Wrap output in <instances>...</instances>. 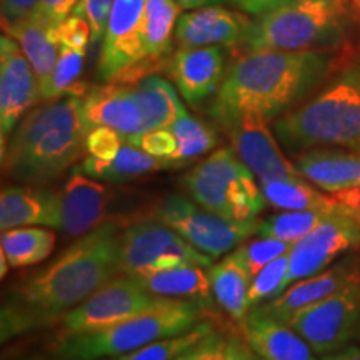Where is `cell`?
Segmentation results:
<instances>
[{
  "label": "cell",
  "mask_w": 360,
  "mask_h": 360,
  "mask_svg": "<svg viewBox=\"0 0 360 360\" xmlns=\"http://www.w3.org/2000/svg\"><path fill=\"white\" fill-rule=\"evenodd\" d=\"M150 217L169 225L186 238L188 244L212 259L227 254L233 247L242 244L247 237L254 236L259 224L255 220L233 222L222 215L210 212L199 204H193L182 195H169L162 199L152 209Z\"/></svg>",
  "instance_id": "cell-10"
},
{
  "label": "cell",
  "mask_w": 360,
  "mask_h": 360,
  "mask_svg": "<svg viewBox=\"0 0 360 360\" xmlns=\"http://www.w3.org/2000/svg\"><path fill=\"white\" fill-rule=\"evenodd\" d=\"M227 360H264L240 337H231L227 340Z\"/></svg>",
  "instance_id": "cell-46"
},
{
  "label": "cell",
  "mask_w": 360,
  "mask_h": 360,
  "mask_svg": "<svg viewBox=\"0 0 360 360\" xmlns=\"http://www.w3.org/2000/svg\"><path fill=\"white\" fill-rule=\"evenodd\" d=\"M58 193L57 231L67 237H82L105 222L109 191L75 165Z\"/></svg>",
  "instance_id": "cell-17"
},
{
  "label": "cell",
  "mask_w": 360,
  "mask_h": 360,
  "mask_svg": "<svg viewBox=\"0 0 360 360\" xmlns=\"http://www.w3.org/2000/svg\"><path fill=\"white\" fill-rule=\"evenodd\" d=\"M40 0H2V29L7 30L35 11Z\"/></svg>",
  "instance_id": "cell-44"
},
{
  "label": "cell",
  "mask_w": 360,
  "mask_h": 360,
  "mask_svg": "<svg viewBox=\"0 0 360 360\" xmlns=\"http://www.w3.org/2000/svg\"><path fill=\"white\" fill-rule=\"evenodd\" d=\"M252 19L244 12L222 6L195 8L179 17L174 42L179 47H212L222 45L237 49L249 29Z\"/></svg>",
  "instance_id": "cell-19"
},
{
  "label": "cell",
  "mask_w": 360,
  "mask_h": 360,
  "mask_svg": "<svg viewBox=\"0 0 360 360\" xmlns=\"http://www.w3.org/2000/svg\"><path fill=\"white\" fill-rule=\"evenodd\" d=\"M337 202L360 224V186L334 193Z\"/></svg>",
  "instance_id": "cell-47"
},
{
  "label": "cell",
  "mask_w": 360,
  "mask_h": 360,
  "mask_svg": "<svg viewBox=\"0 0 360 360\" xmlns=\"http://www.w3.org/2000/svg\"><path fill=\"white\" fill-rule=\"evenodd\" d=\"M125 142L132 143L134 147L141 148L148 155L164 160H169L174 155V152L177 150V139H175L170 129L148 130V132L125 139Z\"/></svg>",
  "instance_id": "cell-38"
},
{
  "label": "cell",
  "mask_w": 360,
  "mask_h": 360,
  "mask_svg": "<svg viewBox=\"0 0 360 360\" xmlns=\"http://www.w3.org/2000/svg\"><path fill=\"white\" fill-rule=\"evenodd\" d=\"M204 269L202 265L184 264L172 269L139 272L130 277L157 297L192 300L210 307L214 302V290L209 274H205Z\"/></svg>",
  "instance_id": "cell-24"
},
{
  "label": "cell",
  "mask_w": 360,
  "mask_h": 360,
  "mask_svg": "<svg viewBox=\"0 0 360 360\" xmlns=\"http://www.w3.org/2000/svg\"><path fill=\"white\" fill-rule=\"evenodd\" d=\"M56 233L37 225L2 231L0 247L11 267H29L42 262L56 249Z\"/></svg>",
  "instance_id": "cell-31"
},
{
  "label": "cell",
  "mask_w": 360,
  "mask_h": 360,
  "mask_svg": "<svg viewBox=\"0 0 360 360\" xmlns=\"http://www.w3.org/2000/svg\"><path fill=\"white\" fill-rule=\"evenodd\" d=\"M285 323L319 355L347 347L360 326V278L321 302L292 314Z\"/></svg>",
  "instance_id": "cell-12"
},
{
  "label": "cell",
  "mask_w": 360,
  "mask_h": 360,
  "mask_svg": "<svg viewBox=\"0 0 360 360\" xmlns=\"http://www.w3.org/2000/svg\"><path fill=\"white\" fill-rule=\"evenodd\" d=\"M354 2H357V0H354Z\"/></svg>",
  "instance_id": "cell-54"
},
{
  "label": "cell",
  "mask_w": 360,
  "mask_h": 360,
  "mask_svg": "<svg viewBox=\"0 0 360 360\" xmlns=\"http://www.w3.org/2000/svg\"><path fill=\"white\" fill-rule=\"evenodd\" d=\"M85 52L87 51L60 45L56 69H53V74L51 80H49L47 87L42 90V102L53 101V98H58L72 92L85 96L84 89L77 84V79L84 67Z\"/></svg>",
  "instance_id": "cell-35"
},
{
  "label": "cell",
  "mask_w": 360,
  "mask_h": 360,
  "mask_svg": "<svg viewBox=\"0 0 360 360\" xmlns=\"http://www.w3.org/2000/svg\"><path fill=\"white\" fill-rule=\"evenodd\" d=\"M214 332L212 323L202 321L197 323L192 330L186 332V334L167 337V339H160L150 344L143 345V347L132 350L129 354L115 355V357H105L98 360H174L179 355L187 352L188 349L195 347L202 339Z\"/></svg>",
  "instance_id": "cell-34"
},
{
  "label": "cell",
  "mask_w": 360,
  "mask_h": 360,
  "mask_svg": "<svg viewBox=\"0 0 360 360\" xmlns=\"http://www.w3.org/2000/svg\"><path fill=\"white\" fill-rule=\"evenodd\" d=\"M24 360H57V359H52V357H47V355H30V357H27ZM62 360V359H60Z\"/></svg>",
  "instance_id": "cell-52"
},
{
  "label": "cell",
  "mask_w": 360,
  "mask_h": 360,
  "mask_svg": "<svg viewBox=\"0 0 360 360\" xmlns=\"http://www.w3.org/2000/svg\"><path fill=\"white\" fill-rule=\"evenodd\" d=\"M274 134L295 154L323 147L360 152V69L342 72L317 96L274 120Z\"/></svg>",
  "instance_id": "cell-4"
},
{
  "label": "cell",
  "mask_w": 360,
  "mask_h": 360,
  "mask_svg": "<svg viewBox=\"0 0 360 360\" xmlns=\"http://www.w3.org/2000/svg\"><path fill=\"white\" fill-rule=\"evenodd\" d=\"M177 139V150L167 160L169 169L187 164L188 160L207 154L217 146V132L209 124L202 122L195 117L182 115L177 122L169 127Z\"/></svg>",
  "instance_id": "cell-32"
},
{
  "label": "cell",
  "mask_w": 360,
  "mask_h": 360,
  "mask_svg": "<svg viewBox=\"0 0 360 360\" xmlns=\"http://www.w3.org/2000/svg\"><path fill=\"white\" fill-rule=\"evenodd\" d=\"M175 2L184 11H195V8L222 6V4L229 2V0H175Z\"/></svg>",
  "instance_id": "cell-48"
},
{
  "label": "cell",
  "mask_w": 360,
  "mask_h": 360,
  "mask_svg": "<svg viewBox=\"0 0 360 360\" xmlns=\"http://www.w3.org/2000/svg\"><path fill=\"white\" fill-rule=\"evenodd\" d=\"M332 212H317V210H285L277 215H269L257 224L259 237H274L294 245L300 238L314 231L327 215Z\"/></svg>",
  "instance_id": "cell-33"
},
{
  "label": "cell",
  "mask_w": 360,
  "mask_h": 360,
  "mask_svg": "<svg viewBox=\"0 0 360 360\" xmlns=\"http://www.w3.org/2000/svg\"><path fill=\"white\" fill-rule=\"evenodd\" d=\"M231 139L233 152L260 182L300 179L294 162L282 154L276 134L259 114H242L220 125Z\"/></svg>",
  "instance_id": "cell-14"
},
{
  "label": "cell",
  "mask_w": 360,
  "mask_h": 360,
  "mask_svg": "<svg viewBox=\"0 0 360 360\" xmlns=\"http://www.w3.org/2000/svg\"><path fill=\"white\" fill-rule=\"evenodd\" d=\"M355 4H357V8H359V12H360V0H357V2H355Z\"/></svg>",
  "instance_id": "cell-53"
},
{
  "label": "cell",
  "mask_w": 360,
  "mask_h": 360,
  "mask_svg": "<svg viewBox=\"0 0 360 360\" xmlns=\"http://www.w3.org/2000/svg\"><path fill=\"white\" fill-rule=\"evenodd\" d=\"M77 167L90 179L105 180V182H127L157 170L169 169V164L167 160L148 155L132 143L125 142L114 160H102L89 155Z\"/></svg>",
  "instance_id": "cell-29"
},
{
  "label": "cell",
  "mask_w": 360,
  "mask_h": 360,
  "mask_svg": "<svg viewBox=\"0 0 360 360\" xmlns=\"http://www.w3.org/2000/svg\"><path fill=\"white\" fill-rule=\"evenodd\" d=\"M42 102L40 85L29 58L11 35L0 37V143H7L13 129L32 107Z\"/></svg>",
  "instance_id": "cell-15"
},
{
  "label": "cell",
  "mask_w": 360,
  "mask_h": 360,
  "mask_svg": "<svg viewBox=\"0 0 360 360\" xmlns=\"http://www.w3.org/2000/svg\"><path fill=\"white\" fill-rule=\"evenodd\" d=\"M357 278H360V270L352 259H347L321 274L300 278L287 287L281 295L257 305L250 312L285 323L292 314L334 295Z\"/></svg>",
  "instance_id": "cell-18"
},
{
  "label": "cell",
  "mask_w": 360,
  "mask_h": 360,
  "mask_svg": "<svg viewBox=\"0 0 360 360\" xmlns=\"http://www.w3.org/2000/svg\"><path fill=\"white\" fill-rule=\"evenodd\" d=\"M175 0H146V29H143V77L157 65L164 64L172 51L175 25L180 17Z\"/></svg>",
  "instance_id": "cell-27"
},
{
  "label": "cell",
  "mask_w": 360,
  "mask_h": 360,
  "mask_svg": "<svg viewBox=\"0 0 360 360\" xmlns=\"http://www.w3.org/2000/svg\"><path fill=\"white\" fill-rule=\"evenodd\" d=\"M184 264L209 269L214 265V259L154 217L141 219L124 227L119 249L120 276L172 269Z\"/></svg>",
  "instance_id": "cell-8"
},
{
  "label": "cell",
  "mask_w": 360,
  "mask_h": 360,
  "mask_svg": "<svg viewBox=\"0 0 360 360\" xmlns=\"http://www.w3.org/2000/svg\"><path fill=\"white\" fill-rule=\"evenodd\" d=\"M254 177L232 148H219L184 175L182 186L210 212L233 222H252L267 204Z\"/></svg>",
  "instance_id": "cell-7"
},
{
  "label": "cell",
  "mask_w": 360,
  "mask_h": 360,
  "mask_svg": "<svg viewBox=\"0 0 360 360\" xmlns=\"http://www.w3.org/2000/svg\"><path fill=\"white\" fill-rule=\"evenodd\" d=\"M304 179L328 193L360 186V152L312 148L294 159Z\"/></svg>",
  "instance_id": "cell-21"
},
{
  "label": "cell",
  "mask_w": 360,
  "mask_h": 360,
  "mask_svg": "<svg viewBox=\"0 0 360 360\" xmlns=\"http://www.w3.org/2000/svg\"><path fill=\"white\" fill-rule=\"evenodd\" d=\"M79 2L80 0H40L32 13L53 25H58L62 20L72 15Z\"/></svg>",
  "instance_id": "cell-42"
},
{
  "label": "cell",
  "mask_w": 360,
  "mask_h": 360,
  "mask_svg": "<svg viewBox=\"0 0 360 360\" xmlns=\"http://www.w3.org/2000/svg\"><path fill=\"white\" fill-rule=\"evenodd\" d=\"M347 0H290L252 19L237 51H319L342 44L352 15Z\"/></svg>",
  "instance_id": "cell-5"
},
{
  "label": "cell",
  "mask_w": 360,
  "mask_h": 360,
  "mask_svg": "<svg viewBox=\"0 0 360 360\" xmlns=\"http://www.w3.org/2000/svg\"><path fill=\"white\" fill-rule=\"evenodd\" d=\"M209 277L217 304L231 315L232 321L242 326L250 312L249 289L252 278L249 274L231 254L209 267Z\"/></svg>",
  "instance_id": "cell-28"
},
{
  "label": "cell",
  "mask_w": 360,
  "mask_h": 360,
  "mask_svg": "<svg viewBox=\"0 0 360 360\" xmlns=\"http://www.w3.org/2000/svg\"><path fill=\"white\" fill-rule=\"evenodd\" d=\"M130 92L141 107L143 117L139 134L169 129L180 117L187 114L174 85L159 75H146L137 80L130 85Z\"/></svg>",
  "instance_id": "cell-26"
},
{
  "label": "cell",
  "mask_w": 360,
  "mask_h": 360,
  "mask_svg": "<svg viewBox=\"0 0 360 360\" xmlns=\"http://www.w3.org/2000/svg\"><path fill=\"white\" fill-rule=\"evenodd\" d=\"M292 244L278 240L274 237H259L255 240L244 242L232 252L237 262L245 269L250 278H254L265 265L272 262L282 255L289 254Z\"/></svg>",
  "instance_id": "cell-36"
},
{
  "label": "cell",
  "mask_w": 360,
  "mask_h": 360,
  "mask_svg": "<svg viewBox=\"0 0 360 360\" xmlns=\"http://www.w3.org/2000/svg\"><path fill=\"white\" fill-rule=\"evenodd\" d=\"M232 6H236L238 11L249 13L252 17H260L264 13H269L276 8L285 6L290 0H229Z\"/></svg>",
  "instance_id": "cell-45"
},
{
  "label": "cell",
  "mask_w": 360,
  "mask_h": 360,
  "mask_svg": "<svg viewBox=\"0 0 360 360\" xmlns=\"http://www.w3.org/2000/svg\"><path fill=\"white\" fill-rule=\"evenodd\" d=\"M322 360H360V347L357 345H347L339 352L323 355Z\"/></svg>",
  "instance_id": "cell-49"
},
{
  "label": "cell",
  "mask_w": 360,
  "mask_h": 360,
  "mask_svg": "<svg viewBox=\"0 0 360 360\" xmlns=\"http://www.w3.org/2000/svg\"><path fill=\"white\" fill-rule=\"evenodd\" d=\"M146 0H114L102 39L97 77L103 82L127 84L143 77L142 65Z\"/></svg>",
  "instance_id": "cell-11"
},
{
  "label": "cell",
  "mask_w": 360,
  "mask_h": 360,
  "mask_svg": "<svg viewBox=\"0 0 360 360\" xmlns=\"http://www.w3.org/2000/svg\"><path fill=\"white\" fill-rule=\"evenodd\" d=\"M124 142L125 139L115 129L101 125V127L89 130L87 139H85V150L97 159L114 160L119 155Z\"/></svg>",
  "instance_id": "cell-39"
},
{
  "label": "cell",
  "mask_w": 360,
  "mask_h": 360,
  "mask_svg": "<svg viewBox=\"0 0 360 360\" xmlns=\"http://www.w3.org/2000/svg\"><path fill=\"white\" fill-rule=\"evenodd\" d=\"M82 112L87 129H115L124 139L141 132L142 110L130 92V85L107 82L90 89L82 98Z\"/></svg>",
  "instance_id": "cell-20"
},
{
  "label": "cell",
  "mask_w": 360,
  "mask_h": 360,
  "mask_svg": "<svg viewBox=\"0 0 360 360\" xmlns=\"http://www.w3.org/2000/svg\"><path fill=\"white\" fill-rule=\"evenodd\" d=\"M57 34L58 42L65 47L87 51L89 44L92 42V29H90L89 22L75 13H72L58 24Z\"/></svg>",
  "instance_id": "cell-41"
},
{
  "label": "cell",
  "mask_w": 360,
  "mask_h": 360,
  "mask_svg": "<svg viewBox=\"0 0 360 360\" xmlns=\"http://www.w3.org/2000/svg\"><path fill=\"white\" fill-rule=\"evenodd\" d=\"M207 307L179 300L141 314L103 330L58 337L53 352L62 360H98L129 354L150 342L186 334L204 321Z\"/></svg>",
  "instance_id": "cell-6"
},
{
  "label": "cell",
  "mask_w": 360,
  "mask_h": 360,
  "mask_svg": "<svg viewBox=\"0 0 360 360\" xmlns=\"http://www.w3.org/2000/svg\"><path fill=\"white\" fill-rule=\"evenodd\" d=\"M193 360H227V340L210 332L193 347Z\"/></svg>",
  "instance_id": "cell-43"
},
{
  "label": "cell",
  "mask_w": 360,
  "mask_h": 360,
  "mask_svg": "<svg viewBox=\"0 0 360 360\" xmlns=\"http://www.w3.org/2000/svg\"><path fill=\"white\" fill-rule=\"evenodd\" d=\"M124 227L120 220H105L47 267L13 287L4 299L0 314L2 342L60 322L72 309L119 276Z\"/></svg>",
  "instance_id": "cell-1"
},
{
  "label": "cell",
  "mask_w": 360,
  "mask_h": 360,
  "mask_svg": "<svg viewBox=\"0 0 360 360\" xmlns=\"http://www.w3.org/2000/svg\"><path fill=\"white\" fill-rule=\"evenodd\" d=\"M57 27L58 25H53L51 22L30 13L25 19L4 30V34L11 35L13 40H17L22 52L29 58L30 65H32L35 75L39 79L40 96H42V90L47 87L49 80L52 77L58 52H60Z\"/></svg>",
  "instance_id": "cell-25"
},
{
  "label": "cell",
  "mask_w": 360,
  "mask_h": 360,
  "mask_svg": "<svg viewBox=\"0 0 360 360\" xmlns=\"http://www.w3.org/2000/svg\"><path fill=\"white\" fill-rule=\"evenodd\" d=\"M112 6H114V0H80L72 12L89 22L90 29H92V44L101 42L103 39Z\"/></svg>",
  "instance_id": "cell-40"
},
{
  "label": "cell",
  "mask_w": 360,
  "mask_h": 360,
  "mask_svg": "<svg viewBox=\"0 0 360 360\" xmlns=\"http://www.w3.org/2000/svg\"><path fill=\"white\" fill-rule=\"evenodd\" d=\"M58 193L25 186H7L0 193V227L2 231L27 225L56 229Z\"/></svg>",
  "instance_id": "cell-23"
},
{
  "label": "cell",
  "mask_w": 360,
  "mask_h": 360,
  "mask_svg": "<svg viewBox=\"0 0 360 360\" xmlns=\"http://www.w3.org/2000/svg\"><path fill=\"white\" fill-rule=\"evenodd\" d=\"M289 265L290 257L289 254H285L265 265L257 276L252 278L249 289L250 310L274 299V297L281 295L285 290L283 283H285V277L289 274Z\"/></svg>",
  "instance_id": "cell-37"
},
{
  "label": "cell",
  "mask_w": 360,
  "mask_h": 360,
  "mask_svg": "<svg viewBox=\"0 0 360 360\" xmlns=\"http://www.w3.org/2000/svg\"><path fill=\"white\" fill-rule=\"evenodd\" d=\"M307 179H283L260 182L269 205L281 210H317V212H339L345 210L337 199L317 191ZM347 212V210H345Z\"/></svg>",
  "instance_id": "cell-30"
},
{
  "label": "cell",
  "mask_w": 360,
  "mask_h": 360,
  "mask_svg": "<svg viewBox=\"0 0 360 360\" xmlns=\"http://www.w3.org/2000/svg\"><path fill=\"white\" fill-rule=\"evenodd\" d=\"M240 327L247 344L264 360H319L314 349L287 323L249 312Z\"/></svg>",
  "instance_id": "cell-22"
},
{
  "label": "cell",
  "mask_w": 360,
  "mask_h": 360,
  "mask_svg": "<svg viewBox=\"0 0 360 360\" xmlns=\"http://www.w3.org/2000/svg\"><path fill=\"white\" fill-rule=\"evenodd\" d=\"M360 247V224L352 215L339 210L327 215L314 231L292 245L290 265L283 287L300 278L321 274L335 262L340 255Z\"/></svg>",
  "instance_id": "cell-13"
},
{
  "label": "cell",
  "mask_w": 360,
  "mask_h": 360,
  "mask_svg": "<svg viewBox=\"0 0 360 360\" xmlns=\"http://www.w3.org/2000/svg\"><path fill=\"white\" fill-rule=\"evenodd\" d=\"M8 267H11V264H8V260H7V257L6 255L2 254V252H0V276H2V278L6 277V274L8 272Z\"/></svg>",
  "instance_id": "cell-50"
},
{
  "label": "cell",
  "mask_w": 360,
  "mask_h": 360,
  "mask_svg": "<svg viewBox=\"0 0 360 360\" xmlns=\"http://www.w3.org/2000/svg\"><path fill=\"white\" fill-rule=\"evenodd\" d=\"M82 98L72 92L34 107L2 147L4 174L27 186H44L72 167L87 152Z\"/></svg>",
  "instance_id": "cell-3"
},
{
  "label": "cell",
  "mask_w": 360,
  "mask_h": 360,
  "mask_svg": "<svg viewBox=\"0 0 360 360\" xmlns=\"http://www.w3.org/2000/svg\"><path fill=\"white\" fill-rule=\"evenodd\" d=\"M169 77L191 105L207 101L227 74V47H179L167 60Z\"/></svg>",
  "instance_id": "cell-16"
},
{
  "label": "cell",
  "mask_w": 360,
  "mask_h": 360,
  "mask_svg": "<svg viewBox=\"0 0 360 360\" xmlns=\"http://www.w3.org/2000/svg\"><path fill=\"white\" fill-rule=\"evenodd\" d=\"M172 300L175 299L150 294L130 276L114 277L64 315L58 337L103 330L141 314L164 307Z\"/></svg>",
  "instance_id": "cell-9"
},
{
  "label": "cell",
  "mask_w": 360,
  "mask_h": 360,
  "mask_svg": "<svg viewBox=\"0 0 360 360\" xmlns=\"http://www.w3.org/2000/svg\"><path fill=\"white\" fill-rule=\"evenodd\" d=\"M174 360H193V347L188 349L187 352H184L182 355H179V357L174 359Z\"/></svg>",
  "instance_id": "cell-51"
},
{
  "label": "cell",
  "mask_w": 360,
  "mask_h": 360,
  "mask_svg": "<svg viewBox=\"0 0 360 360\" xmlns=\"http://www.w3.org/2000/svg\"><path fill=\"white\" fill-rule=\"evenodd\" d=\"M330 60L317 51H257L242 53L229 67L210 105L219 125L242 114L267 122L292 110L326 77Z\"/></svg>",
  "instance_id": "cell-2"
}]
</instances>
